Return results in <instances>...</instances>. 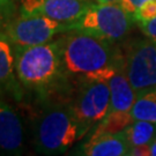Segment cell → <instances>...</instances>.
<instances>
[{
  "label": "cell",
  "instance_id": "obj_19",
  "mask_svg": "<svg viewBox=\"0 0 156 156\" xmlns=\"http://www.w3.org/2000/svg\"><path fill=\"white\" fill-rule=\"evenodd\" d=\"M128 156H151V145L131 147Z\"/></svg>",
  "mask_w": 156,
  "mask_h": 156
},
{
  "label": "cell",
  "instance_id": "obj_2",
  "mask_svg": "<svg viewBox=\"0 0 156 156\" xmlns=\"http://www.w3.org/2000/svg\"><path fill=\"white\" fill-rule=\"evenodd\" d=\"M15 48L16 75L24 90L36 102L52 100L68 86L62 72L59 38L34 46Z\"/></svg>",
  "mask_w": 156,
  "mask_h": 156
},
{
  "label": "cell",
  "instance_id": "obj_18",
  "mask_svg": "<svg viewBox=\"0 0 156 156\" xmlns=\"http://www.w3.org/2000/svg\"><path fill=\"white\" fill-rule=\"evenodd\" d=\"M147 1L149 0H119L118 2L124 8V11L128 13L129 15H132L134 19V14L136 13V11Z\"/></svg>",
  "mask_w": 156,
  "mask_h": 156
},
{
  "label": "cell",
  "instance_id": "obj_4",
  "mask_svg": "<svg viewBox=\"0 0 156 156\" xmlns=\"http://www.w3.org/2000/svg\"><path fill=\"white\" fill-rule=\"evenodd\" d=\"M134 22L119 2H91L76 21L69 23V31L78 30L115 43L128 33Z\"/></svg>",
  "mask_w": 156,
  "mask_h": 156
},
{
  "label": "cell",
  "instance_id": "obj_7",
  "mask_svg": "<svg viewBox=\"0 0 156 156\" xmlns=\"http://www.w3.org/2000/svg\"><path fill=\"white\" fill-rule=\"evenodd\" d=\"M71 106L79 120L89 128L102 122L110 108L111 91L106 80L87 81L76 86Z\"/></svg>",
  "mask_w": 156,
  "mask_h": 156
},
{
  "label": "cell",
  "instance_id": "obj_21",
  "mask_svg": "<svg viewBox=\"0 0 156 156\" xmlns=\"http://www.w3.org/2000/svg\"><path fill=\"white\" fill-rule=\"evenodd\" d=\"M151 156H156V139L151 144Z\"/></svg>",
  "mask_w": 156,
  "mask_h": 156
},
{
  "label": "cell",
  "instance_id": "obj_9",
  "mask_svg": "<svg viewBox=\"0 0 156 156\" xmlns=\"http://www.w3.org/2000/svg\"><path fill=\"white\" fill-rule=\"evenodd\" d=\"M26 144L23 119L6 100L0 98V155H22Z\"/></svg>",
  "mask_w": 156,
  "mask_h": 156
},
{
  "label": "cell",
  "instance_id": "obj_15",
  "mask_svg": "<svg viewBox=\"0 0 156 156\" xmlns=\"http://www.w3.org/2000/svg\"><path fill=\"white\" fill-rule=\"evenodd\" d=\"M21 0H0V28H4L14 17Z\"/></svg>",
  "mask_w": 156,
  "mask_h": 156
},
{
  "label": "cell",
  "instance_id": "obj_13",
  "mask_svg": "<svg viewBox=\"0 0 156 156\" xmlns=\"http://www.w3.org/2000/svg\"><path fill=\"white\" fill-rule=\"evenodd\" d=\"M131 147L151 145L156 139V123L147 120H133L123 129Z\"/></svg>",
  "mask_w": 156,
  "mask_h": 156
},
{
  "label": "cell",
  "instance_id": "obj_17",
  "mask_svg": "<svg viewBox=\"0 0 156 156\" xmlns=\"http://www.w3.org/2000/svg\"><path fill=\"white\" fill-rule=\"evenodd\" d=\"M142 33L148 37V39H151L156 43V17L151 19L149 21H144V22H136Z\"/></svg>",
  "mask_w": 156,
  "mask_h": 156
},
{
  "label": "cell",
  "instance_id": "obj_1",
  "mask_svg": "<svg viewBox=\"0 0 156 156\" xmlns=\"http://www.w3.org/2000/svg\"><path fill=\"white\" fill-rule=\"evenodd\" d=\"M62 72L69 84L109 80L122 52L113 42L87 33L71 30L59 38Z\"/></svg>",
  "mask_w": 156,
  "mask_h": 156
},
{
  "label": "cell",
  "instance_id": "obj_10",
  "mask_svg": "<svg viewBox=\"0 0 156 156\" xmlns=\"http://www.w3.org/2000/svg\"><path fill=\"white\" fill-rule=\"evenodd\" d=\"M24 96L16 75L15 48L5 31H0V98L21 102Z\"/></svg>",
  "mask_w": 156,
  "mask_h": 156
},
{
  "label": "cell",
  "instance_id": "obj_16",
  "mask_svg": "<svg viewBox=\"0 0 156 156\" xmlns=\"http://www.w3.org/2000/svg\"><path fill=\"white\" fill-rule=\"evenodd\" d=\"M154 17H156V0H149L141 6L134 14V21L144 22L149 21Z\"/></svg>",
  "mask_w": 156,
  "mask_h": 156
},
{
  "label": "cell",
  "instance_id": "obj_8",
  "mask_svg": "<svg viewBox=\"0 0 156 156\" xmlns=\"http://www.w3.org/2000/svg\"><path fill=\"white\" fill-rule=\"evenodd\" d=\"M91 4L90 0H21L19 16H45L65 23L76 21Z\"/></svg>",
  "mask_w": 156,
  "mask_h": 156
},
{
  "label": "cell",
  "instance_id": "obj_14",
  "mask_svg": "<svg viewBox=\"0 0 156 156\" xmlns=\"http://www.w3.org/2000/svg\"><path fill=\"white\" fill-rule=\"evenodd\" d=\"M131 115L134 120H147L156 123V87L136 96Z\"/></svg>",
  "mask_w": 156,
  "mask_h": 156
},
{
  "label": "cell",
  "instance_id": "obj_12",
  "mask_svg": "<svg viewBox=\"0 0 156 156\" xmlns=\"http://www.w3.org/2000/svg\"><path fill=\"white\" fill-rule=\"evenodd\" d=\"M108 82L111 91V98H110V108L106 115L131 113L134 102L136 100V93L126 75L123 53L118 60L115 72L108 80Z\"/></svg>",
  "mask_w": 156,
  "mask_h": 156
},
{
  "label": "cell",
  "instance_id": "obj_5",
  "mask_svg": "<svg viewBox=\"0 0 156 156\" xmlns=\"http://www.w3.org/2000/svg\"><path fill=\"white\" fill-rule=\"evenodd\" d=\"M14 46H34L48 43L57 35L69 31V23L45 16L13 17L4 27Z\"/></svg>",
  "mask_w": 156,
  "mask_h": 156
},
{
  "label": "cell",
  "instance_id": "obj_20",
  "mask_svg": "<svg viewBox=\"0 0 156 156\" xmlns=\"http://www.w3.org/2000/svg\"><path fill=\"white\" fill-rule=\"evenodd\" d=\"M90 1L97 4H109V2H118L119 0H90Z\"/></svg>",
  "mask_w": 156,
  "mask_h": 156
},
{
  "label": "cell",
  "instance_id": "obj_11",
  "mask_svg": "<svg viewBox=\"0 0 156 156\" xmlns=\"http://www.w3.org/2000/svg\"><path fill=\"white\" fill-rule=\"evenodd\" d=\"M131 146L127 138L120 132H93L89 140L78 149L75 155L84 156H126Z\"/></svg>",
  "mask_w": 156,
  "mask_h": 156
},
{
  "label": "cell",
  "instance_id": "obj_6",
  "mask_svg": "<svg viewBox=\"0 0 156 156\" xmlns=\"http://www.w3.org/2000/svg\"><path fill=\"white\" fill-rule=\"evenodd\" d=\"M124 56L125 71L136 96L156 87V43L151 39L132 42Z\"/></svg>",
  "mask_w": 156,
  "mask_h": 156
},
{
  "label": "cell",
  "instance_id": "obj_3",
  "mask_svg": "<svg viewBox=\"0 0 156 156\" xmlns=\"http://www.w3.org/2000/svg\"><path fill=\"white\" fill-rule=\"evenodd\" d=\"M37 104L38 112L31 123L33 146L37 154H64L90 131L74 115L71 102L52 98Z\"/></svg>",
  "mask_w": 156,
  "mask_h": 156
}]
</instances>
